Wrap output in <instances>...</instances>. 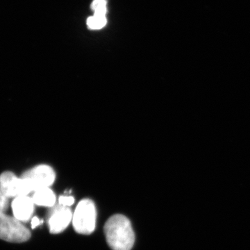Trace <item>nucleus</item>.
<instances>
[{
    "instance_id": "obj_1",
    "label": "nucleus",
    "mask_w": 250,
    "mask_h": 250,
    "mask_svg": "<svg viewBox=\"0 0 250 250\" xmlns=\"http://www.w3.org/2000/svg\"><path fill=\"white\" fill-rule=\"evenodd\" d=\"M104 233L108 246L113 250H131L135 235L129 219L117 214L108 219L104 225Z\"/></svg>"
},
{
    "instance_id": "obj_3",
    "label": "nucleus",
    "mask_w": 250,
    "mask_h": 250,
    "mask_svg": "<svg viewBox=\"0 0 250 250\" xmlns=\"http://www.w3.org/2000/svg\"><path fill=\"white\" fill-rule=\"evenodd\" d=\"M31 238L29 229L14 216L0 214V239L10 243H21Z\"/></svg>"
},
{
    "instance_id": "obj_4",
    "label": "nucleus",
    "mask_w": 250,
    "mask_h": 250,
    "mask_svg": "<svg viewBox=\"0 0 250 250\" xmlns=\"http://www.w3.org/2000/svg\"><path fill=\"white\" fill-rule=\"evenodd\" d=\"M0 190L8 198L26 196L33 192L30 184L22 177H18L11 172L0 174Z\"/></svg>"
},
{
    "instance_id": "obj_6",
    "label": "nucleus",
    "mask_w": 250,
    "mask_h": 250,
    "mask_svg": "<svg viewBox=\"0 0 250 250\" xmlns=\"http://www.w3.org/2000/svg\"><path fill=\"white\" fill-rule=\"evenodd\" d=\"M72 216L73 214L69 207L61 205L54 207L47 218L49 231L52 233L62 232L72 221Z\"/></svg>"
},
{
    "instance_id": "obj_13",
    "label": "nucleus",
    "mask_w": 250,
    "mask_h": 250,
    "mask_svg": "<svg viewBox=\"0 0 250 250\" xmlns=\"http://www.w3.org/2000/svg\"><path fill=\"white\" fill-rule=\"evenodd\" d=\"M42 221L40 219L38 218L37 217H33L32 219H31V228L33 229H35L36 227L39 226L41 224H42Z\"/></svg>"
},
{
    "instance_id": "obj_2",
    "label": "nucleus",
    "mask_w": 250,
    "mask_h": 250,
    "mask_svg": "<svg viewBox=\"0 0 250 250\" xmlns=\"http://www.w3.org/2000/svg\"><path fill=\"white\" fill-rule=\"evenodd\" d=\"M96 218L94 202L89 199L82 200L77 206L72 216L74 229L80 234H90L95 230Z\"/></svg>"
},
{
    "instance_id": "obj_9",
    "label": "nucleus",
    "mask_w": 250,
    "mask_h": 250,
    "mask_svg": "<svg viewBox=\"0 0 250 250\" xmlns=\"http://www.w3.org/2000/svg\"><path fill=\"white\" fill-rule=\"evenodd\" d=\"M106 24V19L105 16H98L94 15L92 17L88 18L87 24L88 27L93 29H101L104 27Z\"/></svg>"
},
{
    "instance_id": "obj_5",
    "label": "nucleus",
    "mask_w": 250,
    "mask_h": 250,
    "mask_svg": "<svg viewBox=\"0 0 250 250\" xmlns=\"http://www.w3.org/2000/svg\"><path fill=\"white\" fill-rule=\"evenodd\" d=\"M21 177L27 180L33 192L42 188H49L54 184L56 174L51 166L39 165L24 172Z\"/></svg>"
},
{
    "instance_id": "obj_7",
    "label": "nucleus",
    "mask_w": 250,
    "mask_h": 250,
    "mask_svg": "<svg viewBox=\"0 0 250 250\" xmlns=\"http://www.w3.org/2000/svg\"><path fill=\"white\" fill-rule=\"evenodd\" d=\"M34 205L32 197L28 195L16 197L11 205L14 216L20 221H28L34 213Z\"/></svg>"
},
{
    "instance_id": "obj_11",
    "label": "nucleus",
    "mask_w": 250,
    "mask_h": 250,
    "mask_svg": "<svg viewBox=\"0 0 250 250\" xmlns=\"http://www.w3.org/2000/svg\"><path fill=\"white\" fill-rule=\"evenodd\" d=\"M9 207V198L0 190V214L5 213Z\"/></svg>"
},
{
    "instance_id": "obj_12",
    "label": "nucleus",
    "mask_w": 250,
    "mask_h": 250,
    "mask_svg": "<svg viewBox=\"0 0 250 250\" xmlns=\"http://www.w3.org/2000/svg\"><path fill=\"white\" fill-rule=\"evenodd\" d=\"M59 205L64 206V207H69L73 205L75 202V199L71 196H62L59 197Z\"/></svg>"
},
{
    "instance_id": "obj_10",
    "label": "nucleus",
    "mask_w": 250,
    "mask_h": 250,
    "mask_svg": "<svg viewBox=\"0 0 250 250\" xmlns=\"http://www.w3.org/2000/svg\"><path fill=\"white\" fill-rule=\"evenodd\" d=\"M106 0H94L91 9L95 11V16H105L106 13Z\"/></svg>"
},
{
    "instance_id": "obj_8",
    "label": "nucleus",
    "mask_w": 250,
    "mask_h": 250,
    "mask_svg": "<svg viewBox=\"0 0 250 250\" xmlns=\"http://www.w3.org/2000/svg\"><path fill=\"white\" fill-rule=\"evenodd\" d=\"M32 200L35 205L52 207L55 205L56 195L49 188H42L34 192Z\"/></svg>"
}]
</instances>
